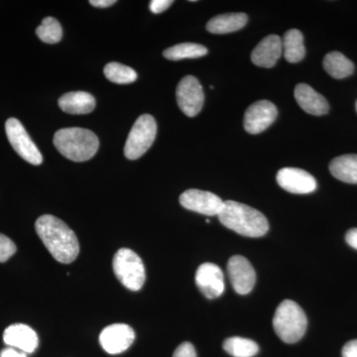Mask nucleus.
<instances>
[{
	"label": "nucleus",
	"instance_id": "f257e3e1",
	"mask_svg": "<svg viewBox=\"0 0 357 357\" xmlns=\"http://www.w3.org/2000/svg\"><path fill=\"white\" fill-rule=\"evenodd\" d=\"M35 229L44 245L57 261L69 264L79 253V244L75 232L60 218L51 215L40 217Z\"/></svg>",
	"mask_w": 357,
	"mask_h": 357
},
{
	"label": "nucleus",
	"instance_id": "f03ea898",
	"mask_svg": "<svg viewBox=\"0 0 357 357\" xmlns=\"http://www.w3.org/2000/svg\"><path fill=\"white\" fill-rule=\"evenodd\" d=\"M218 217L225 227L241 236L261 237L269 230V223L262 213L237 202H225Z\"/></svg>",
	"mask_w": 357,
	"mask_h": 357
},
{
	"label": "nucleus",
	"instance_id": "7ed1b4c3",
	"mask_svg": "<svg viewBox=\"0 0 357 357\" xmlns=\"http://www.w3.org/2000/svg\"><path fill=\"white\" fill-rule=\"evenodd\" d=\"M54 144L66 158L84 162L95 156L100 141L89 129L72 128L58 130L54 135Z\"/></svg>",
	"mask_w": 357,
	"mask_h": 357
},
{
	"label": "nucleus",
	"instance_id": "20e7f679",
	"mask_svg": "<svg viewBox=\"0 0 357 357\" xmlns=\"http://www.w3.org/2000/svg\"><path fill=\"white\" fill-rule=\"evenodd\" d=\"M307 326L306 314L302 307L291 300L279 305L274 314L275 333L286 344H295L304 337Z\"/></svg>",
	"mask_w": 357,
	"mask_h": 357
},
{
	"label": "nucleus",
	"instance_id": "39448f33",
	"mask_svg": "<svg viewBox=\"0 0 357 357\" xmlns=\"http://www.w3.org/2000/svg\"><path fill=\"white\" fill-rule=\"evenodd\" d=\"M114 272L124 287L131 291H138L143 287L146 279L142 259L134 251L121 248L115 253Z\"/></svg>",
	"mask_w": 357,
	"mask_h": 357
},
{
	"label": "nucleus",
	"instance_id": "423d86ee",
	"mask_svg": "<svg viewBox=\"0 0 357 357\" xmlns=\"http://www.w3.org/2000/svg\"><path fill=\"white\" fill-rule=\"evenodd\" d=\"M157 134V123L149 114L140 115L126 140L124 154L129 160L140 158L153 144Z\"/></svg>",
	"mask_w": 357,
	"mask_h": 357
},
{
	"label": "nucleus",
	"instance_id": "0eeeda50",
	"mask_svg": "<svg viewBox=\"0 0 357 357\" xmlns=\"http://www.w3.org/2000/svg\"><path fill=\"white\" fill-rule=\"evenodd\" d=\"M6 131L9 143L21 158L32 165L42 164L43 157L40 153L38 147L33 142L24 126L17 119L11 117L7 119Z\"/></svg>",
	"mask_w": 357,
	"mask_h": 357
},
{
	"label": "nucleus",
	"instance_id": "6e6552de",
	"mask_svg": "<svg viewBox=\"0 0 357 357\" xmlns=\"http://www.w3.org/2000/svg\"><path fill=\"white\" fill-rule=\"evenodd\" d=\"M178 107L187 116L194 117L204 107V93L203 86L192 76L181 79L176 91Z\"/></svg>",
	"mask_w": 357,
	"mask_h": 357
},
{
	"label": "nucleus",
	"instance_id": "1a4fd4ad",
	"mask_svg": "<svg viewBox=\"0 0 357 357\" xmlns=\"http://www.w3.org/2000/svg\"><path fill=\"white\" fill-rule=\"evenodd\" d=\"M180 204L187 210L213 217L220 215L225 202L213 192L191 189L181 195Z\"/></svg>",
	"mask_w": 357,
	"mask_h": 357
},
{
	"label": "nucleus",
	"instance_id": "9d476101",
	"mask_svg": "<svg viewBox=\"0 0 357 357\" xmlns=\"http://www.w3.org/2000/svg\"><path fill=\"white\" fill-rule=\"evenodd\" d=\"M227 273L232 287L239 295H246L255 288L256 274L255 268L245 257L232 256L227 263Z\"/></svg>",
	"mask_w": 357,
	"mask_h": 357
},
{
	"label": "nucleus",
	"instance_id": "9b49d317",
	"mask_svg": "<svg viewBox=\"0 0 357 357\" xmlns=\"http://www.w3.org/2000/svg\"><path fill=\"white\" fill-rule=\"evenodd\" d=\"M278 110L269 100H259L251 105L244 115V129L250 134L261 133L275 121Z\"/></svg>",
	"mask_w": 357,
	"mask_h": 357
},
{
	"label": "nucleus",
	"instance_id": "f8f14e48",
	"mask_svg": "<svg viewBox=\"0 0 357 357\" xmlns=\"http://www.w3.org/2000/svg\"><path fill=\"white\" fill-rule=\"evenodd\" d=\"M135 333L133 328L126 324H114L102 331L100 342L107 354H119L126 351L133 344Z\"/></svg>",
	"mask_w": 357,
	"mask_h": 357
},
{
	"label": "nucleus",
	"instance_id": "ddd939ff",
	"mask_svg": "<svg viewBox=\"0 0 357 357\" xmlns=\"http://www.w3.org/2000/svg\"><path fill=\"white\" fill-rule=\"evenodd\" d=\"M277 183L282 189L297 195L316 191L317 181L307 171L298 168H283L277 173Z\"/></svg>",
	"mask_w": 357,
	"mask_h": 357
},
{
	"label": "nucleus",
	"instance_id": "4468645a",
	"mask_svg": "<svg viewBox=\"0 0 357 357\" xmlns=\"http://www.w3.org/2000/svg\"><path fill=\"white\" fill-rule=\"evenodd\" d=\"M196 284L208 299L220 297L225 291V277L222 269L213 263H204L197 270Z\"/></svg>",
	"mask_w": 357,
	"mask_h": 357
},
{
	"label": "nucleus",
	"instance_id": "2eb2a0df",
	"mask_svg": "<svg viewBox=\"0 0 357 357\" xmlns=\"http://www.w3.org/2000/svg\"><path fill=\"white\" fill-rule=\"evenodd\" d=\"M3 340L7 345L20 349L25 354H32L39 344L38 335L30 326L23 324L9 326L4 331Z\"/></svg>",
	"mask_w": 357,
	"mask_h": 357
},
{
	"label": "nucleus",
	"instance_id": "dca6fc26",
	"mask_svg": "<svg viewBox=\"0 0 357 357\" xmlns=\"http://www.w3.org/2000/svg\"><path fill=\"white\" fill-rule=\"evenodd\" d=\"M283 54L282 39L277 35H268L251 53L253 64L261 68H272Z\"/></svg>",
	"mask_w": 357,
	"mask_h": 357
},
{
	"label": "nucleus",
	"instance_id": "f3484780",
	"mask_svg": "<svg viewBox=\"0 0 357 357\" xmlns=\"http://www.w3.org/2000/svg\"><path fill=\"white\" fill-rule=\"evenodd\" d=\"M295 98L298 105L307 114L325 115L330 110V105L325 96L319 95L312 86L307 84H297L295 89Z\"/></svg>",
	"mask_w": 357,
	"mask_h": 357
},
{
	"label": "nucleus",
	"instance_id": "a211bd4d",
	"mask_svg": "<svg viewBox=\"0 0 357 357\" xmlns=\"http://www.w3.org/2000/svg\"><path fill=\"white\" fill-rule=\"evenodd\" d=\"M59 107L70 114H91L96 107V100L86 91H70L59 98Z\"/></svg>",
	"mask_w": 357,
	"mask_h": 357
},
{
	"label": "nucleus",
	"instance_id": "6ab92c4d",
	"mask_svg": "<svg viewBox=\"0 0 357 357\" xmlns=\"http://www.w3.org/2000/svg\"><path fill=\"white\" fill-rule=\"evenodd\" d=\"M245 13H227L211 18L206 24V29L213 34H227L243 28L248 23Z\"/></svg>",
	"mask_w": 357,
	"mask_h": 357
},
{
	"label": "nucleus",
	"instance_id": "aec40b11",
	"mask_svg": "<svg viewBox=\"0 0 357 357\" xmlns=\"http://www.w3.org/2000/svg\"><path fill=\"white\" fill-rule=\"evenodd\" d=\"M330 171L337 180L347 184H357V154H345L333 160Z\"/></svg>",
	"mask_w": 357,
	"mask_h": 357
},
{
	"label": "nucleus",
	"instance_id": "412c9836",
	"mask_svg": "<svg viewBox=\"0 0 357 357\" xmlns=\"http://www.w3.org/2000/svg\"><path fill=\"white\" fill-rule=\"evenodd\" d=\"M284 57L289 63H299L306 55L304 36L297 29H291L285 33L282 39Z\"/></svg>",
	"mask_w": 357,
	"mask_h": 357
},
{
	"label": "nucleus",
	"instance_id": "4be33fe9",
	"mask_svg": "<svg viewBox=\"0 0 357 357\" xmlns=\"http://www.w3.org/2000/svg\"><path fill=\"white\" fill-rule=\"evenodd\" d=\"M323 64L326 72L335 79H344L351 76L354 72V63L337 51L326 54Z\"/></svg>",
	"mask_w": 357,
	"mask_h": 357
},
{
	"label": "nucleus",
	"instance_id": "5701e85b",
	"mask_svg": "<svg viewBox=\"0 0 357 357\" xmlns=\"http://www.w3.org/2000/svg\"><path fill=\"white\" fill-rule=\"evenodd\" d=\"M208 54V49L196 43H182L170 47L163 52L164 57L171 61H180L184 59L204 57Z\"/></svg>",
	"mask_w": 357,
	"mask_h": 357
},
{
	"label": "nucleus",
	"instance_id": "b1692460",
	"mask_svg": "<svg viewBox=\"0 0 357 357\" xmlns=\"http://www.w3.org/2000/svg\"><path fill=\"white\" fill-rule=\"evenodd\" d=\"M223 349L234 357H253L259 351V347L248 338L234 337L225 340Z\"/></svg>",
	"mask_w": 357,
	"mask_h": 357
},
{
	"label": "nucleus",
	"instance_id": "393cba45",
	"mask_svg": "<svg viewBox=\"0 0 357 357\" xmlns=\"http://www.w3.org/2000/svg\"><path fill=\"white\" fill-rule=\"evenodd\" d=\"M103 72L107 79L114 84H131L137 79V74L132 68L119 64V63H109L105 66Z\"/></svg>",
	"mask_w": 357,
	"mask_h": 357
},
{
	"label": "nucleus",
	"instance_id": "a878e982",
	"mask_svg": "<svg viewBox=\"0 0 357 357\" xmlns=\"http://www.w3.org/2000/svg\"><path fill=\"white\" fill-rule=\"evenodd\" d=\"M36 34L44 43L56 44L62 39V26L55 18L46 17L42 21V24L37 27Z\"/></svg>",
	"mask_w": 357,
	"mask_h": 357
},
{
	"label": "nucleus",
	"instance_id": "bb28decb",
	"mask_svg": "<svg viewBox=\"0 0 357 357\" xmlns=\"http://www.w3.org/2000/svg\"><path fill=\"white\" fill-rule=\"evenodd\" d=\"M17 248L9 237L0 234V263L6 262L16 253Z\"/></svg>",
	"mask_w": 357,
	"mask_h": 357
},
{
	"label": "nucleus",
	"instance_id": "cd10ccee",
	"mask_svg": "<svg viewBox=\"0 0 357 357\" xmlns=\"http://www.w3.org/2000/svg\"><path fill=\"white\" fill-rule=\"evenodd\" d=\"M173 357H197L196 349L191 342H183L174 351Z\"/></svg>",
	"mask_w": 357,
	"mask_h": 357
},
{
	"label": "nucleus",
	"instance_id": "c85d7f7f",
	"mask_svg": "<svg viewBox=\"0 0 357 357\" xmlns=\"http://www.w3.org/2000/svg\"><path fill=\"white\" fill-rule=\"evenodd\" d=\"M173 4L172 0H152L150 2V10L155 14L162 13Z\"/></svg>",
	"mask_w": 357,
	"mask_h": 357
},
{
	"label": "nucleus",
	"instance_id": "c756f323",
	"mask_svg": "<svg viewBox=\"0 0 357 357\" xmlns=\"http://www.w3.org/2000/svg\"><path fill=\"white\" fill-rule=\"evenodd\" d=\"M342 357H357V340H351L344 344Z\"/></svg>",
	"mask_w": 357,
	"mask_h": 357
},
{
	"label": "nucleus",
	"instance_id": "7c9ffc66",
	"mask_svg": "<svg viewBox=\"0 0 357 357\" xmlns=\"http://www.w3.org/2000/svg\"><path fill=\"white\" fill-rule=\"evenodd\" d=\"M345 241L351 248L357 250V229H349L345 234Z\"/></svg>",
	"mask_w": 357,
	"mask_h": 357
},
{
	"label": "nucleus",
	"instance_id": "2f4dec72",
	"mask_svg": "<svg viewBox=\"0 0 357 357\" xmlns=\"http://www.w3.org/2000/svg\"><path fill=\"white\" fill-rule=\"evenodd\" d=\"M89 3L93 6L98 7V8H107V7L114 6L116 1L115 0H91Z\"/></svg>",
	"mask_w": 357,
	"mask_h": 357
},
{
	"label": "nucleus",
	"instance_id": "473e14b6",
	"mask_svg": "<svg viewBox=\"0 0 357 357\" xmlns=\"http://www.w3.org/2000/svg\"><path fill=\"white\" fill-rule=\"evenodd\" d=\"M0 357H27L26 356L25 352H18L13 347L9 349H3L0 354Z\"/></svg>",
	"mask_w": 357,
	"mask_h": 357
},
{
	"label": "nucleus",
	"instance_id": "72a5a7b5",
	"mask_svg": "<svg viewBox=\"0 0 357 357\" xmlns=\"http://www.w3.org/2000/svg\"><path fill=\"white\" fill-rule=\"evenodd\" d=\"M356 112H357V102H356Z\"/></svg>",
	"mask_w": 357,
	"mask_h": 357
}]
</instances>
